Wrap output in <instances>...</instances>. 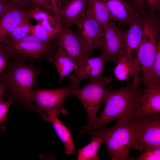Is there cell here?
I'll return each mask as SVG.
<instances>
[{"label":"cell","mask_w":160,"mask_h":160,"mask_svg":"<svg viewBox=\"0 0 160 160\" xmlns=\"http://www.w3.org/2000/svg\"><path fill=\"white\" fill-rule=\"evenodd\" d=\"M127 84L124 87L111 89L101 115L90 125L83 127L80 134L97 130L113 120L125 121L137 118L136 113L144 99V89L136 88L130 82Z\"/></svg>","instance_id":"obj_1"},{"label":"cell","mask_w":160,"mask_h":160,"mask_svg":"<svg viewBox=\"0 0 160 160\" xmlns=\"http://www.w3.org/2000/svg\"><path fill=\"white\" fill-rule=\"evenodd\" d=\"M40 70L25 61L12 58L4 71L2 81L7 88L4 95L15 102L21 103L25 108L37 113L30 98L33 87Z\"/></svg>","instance_id":"obj_2"},{"label":"cell","mask_w":160,"mask_h":160,"mask_svg":"<svg viewBox=\"0 0 160 160\" xmlns=\"http://www.w3.org/2000/svg\"><path fill=\"white\" fill-rule=\"evenodd\" d=\"M140 118L125 121H117L112 127H103L85 134L100 138L107 148L108 156L111 160H133L129 154L134 134Z\"/></svg>","instance_id":"obj_3"},{"label":"cell","mask_w":160,"mask_h":160,"mask_svg":"<svg viewBox=\"0 0 160 160\" xmlns=\"http://www.w3.org/2000/svg\"><path fill=\"white\" fill-rule=\"evenodd\" d=\"M113 80L110 76H99L90 79L86 85L79 88H74L72 95L81 102L88 115L90 125L97 118V112L105 103L111 89L109 86Z\"/></svg>","instance_id":"obj_4"},{"label":"cell","mask_w":160,"mask_h":160,"mask_svg":"<svg viewBox=\"0 0 160 160\" xmlns=\"http://www.w3.org/2000/svg\"><path fill=\"white\" fill-rule=\"evenodd\" d=\"M77 88L71 83L69 86L54 89L40 88L33 89L30 95L31 101L34 104L38 114L45 121L51 113L58 116L60 114L66 115L68 113L64 107L66 98L72 95L73 89Z\"/></svg>","instance_id":"obj_5"},{"label":"cell","mask_w":160,"mask_h":160,"mask_svg":"<svg viewBox=\"0 0 160 160\" xmlns=\"http://www.w3.org/2000/svg\"><path fill=\"white\" fill-rule=\"evenodd\" d=\"M54 40L44 41L29 35L17 41L6 40L4 43L12 58L40 63L55 51Z\"/></svg>","instance_id":"obj_6"},{"label":"cell","mask_w":160,"mask_h":160,"mask_svg":"<svg viewBox=\"0 0 160 160\" xmlns=\"http://www.w3.org/2000/svg\"><path fill=\"white\" fill-rule=\"evenodd\" d=\"M55 48H63L78 66L84 63L91 55L84 41L73 30L71 26L62 21L59 33L54 39Z\"/></svg>","instance_id":"obj_7"},{"label":"cell","mask_w":160,"mask_h":160,"mask_svg":"<svg viewBox=\"0 0 160 160\" xmlns=\"http://www.w3.org/2000/svg\"><path fill=\"white\" fill-rule=\"evenodd\" d=\"M148 145L160 146V116L159 114L140 117L134 134L131 148L139 152Z\"/></svg>","instance_id":"obj_8"},{"label":"cell","mask_w":160,"mask_h":160,"mask_svg":"<svg viewBox=\"0 0 160 160\" xmlns=\"http://www.w3.org/2000/svg\"><path fill=\"white\" fill-rule=\"evenodd\" d=\"M124 31L118 27L115 21H110L104 27V32L97 42L95 49L101 50L100 54L107 61L115 64L123 50Z\"/></svg>","instance_id":"obj_9"},{"label":"cell","mask_w":160,"mask_h":160,"mask_svg":"<svg viewBox=\"0 0 160 160\" xmlns=\"http://www.w3.org/2000/svg\"><path fill=\"white\" fill-rule=\"evenodd\" d=\"M157 44L154 38L149 36H144L135 52V58L139 65L141 66L143 88L153 84L152 67Z\"/></svg>","instance_id":"obj_10"},{"label":"cell","mask_w":160,"mask_h":160,"mask_svg":"<svg viewBox=\"0 0 160 160\" xmlns=\"http://www.w3.org/2000/svg\"><path fill=\"white\" fill-rule=\"evenodd\" d=\"M28 9L11 3L0 15V42L4 43L7 36L15 27L24 19L30 18Z\"/></svg>","instance_id":"obj_11"},{"label":"cell","mask_w":160,"mask_h":160,"mask_svg":"<svg viewBox=\"0 0 160 160\" xmlns=\"http://www.w3.org/2000/svg\"><path fill=\"white\" fill-rule=\"evenodd\" d=\"M75 25L76 27V33L87 44L92 55L97 42L104 33V27L86 14Z\"/></svg>","instance_id":"obj_12"},{"label":"cell","mask_w":160,"mask_h":160,"mask_svg":"<svg viewBox=\"0 0 160 160\" xmlns=\"http://www.w3.org/2000/svg\"><path fill=\"white\" fill-rule=\"evenodd\" d=\"M116 64L113 70L116 77L121 81H126L128 83L132 77V84L136 88H139L142 80L139 75V65L135 57L130 58L124 52L119 57Z\"/></svg>","instance_id":"obj_13"},{"label":"cell","mask_w":160,"mask_h":160,"mask_svg":"<svg viewBox=\"0 0 160 160\" xmlns=\"http://www.w3.org/2000/svg\"><path fill=\"white\" fill-rule=\"evenodd\" d=\"M107 61L105 57L101 54L96 57H90L78 66L77 70L68 79L78 88L82 80L100 75L105 71L104 64Z\"/></svg>","instance_id":"obj_14"},{"label":"cell","mask_w":160,"mask_h":160,"mask_svg":"<svg viewBox=\"0 0 160 160\" xmlns=\"http://www.w3.org/2000/svg\"><path fill=\"white\" fill-rule=\"evenodd\" d=\"M105 4L112 20L121 25L129 24L137 13L135 6L127 0H100Z\"/></svg>","instance_id":"obj_15"},{"label":"cell","mask_w":160,"mask_h":160,"mask_svg":"<svg viewBox=\"0 0 160 160\" xmlns=\"http://www.w3.org/2000/svg\"><path fill=\"white\" fill-rule=\"evenodd\" d=\"M144 18L137 13L130 23L129 29L124 31L123 50L130 58L136 51L141 41L143 34Z\"/></svg>","instance_id":"obj_16"},{"label":"cell","mask_w":160,"mask_h":160,"mask_svg":"<svg viewBox=\"0 0 160 160\" xmlns=\"http://www.w3.org/2000/svg\"><path fill=\"white\" fill-rule=\"evenodd\" d=\"M144 96L136 117L152 116L160 113V84H153L144 88Z\"/></svg>","instance_id":"obj_17"},{"label":"cell","mask_w":160,"mask_h":160,"mask_svg":"<svg viewBox=\"0 0 160 160\" xmlns=\"http://www.w3.org/2000/svg\"><path fill=\"white\" fill-rule=\"evenodd\" d=\"M56 66L60 75L59 82L60 83L70 73L76 71L78 66L62 48H57L47 58Z\"/></svg>","instance_id":"obj_18"},{"label":"cell","mask_w":160,"mask_h":160,"mask_svg":"<svg viewBox=\"0 0 160 160\" xmlns=\"http://www.w3.org/2000/svg\"><path fill=\"white\" fill-rule=\"evenodd\" d=\"M87 0H69L61 8L60 15L61 21L72 26L84 16Z\"/></svg>","instance_id":"obj_19"},{"label":"cell","mask_w":160,"mask_h":160,"mask_svg":"<svg viewBox=\"0 0 160 160\" xmlns=\"http://www.w3.org/2000/svg\"><path fill=\"white\" fill-rule=\"evenodd\" d=\"M45 121L50 123L57 135L64 145L65 153L67 155L75 153L76 149L70 130L54 113L49 114Z\"/></svg>","instance_id":"obj_20"},{"label":"cell","mask_w":160,"mask_h":160,"mask_svg":"<svg viewBox=\"0 0 160 160\" xmlns=\"http://www.w3.org/2000/svg\"><path fill=\"white\" fill-rule=\"evenodd\" d=\"M28 14L30 18L34 19L37 24L46 30L53 32H60L61 22L43 9L31 8L28 9Z\"/></svg>","instance_id":"obj_21"},{"label":"cell","mask_w":160,"mask_h":160,"mask_svg":"<svg viewBox=\"0 0 160 160\" xmlns=\"http://www.w3.org/2000/svg\"><path fill=\"white\" fill-rule=\"evenodd\" d=\"M85 14L92 17L104 28L112 21L108 9L100 0H87Z\"/></svg>","instance_id":"obj_22"},{"label":"cell","mask_w":160,"mask_h":160,"mask_svg":"<svg viewBox=\"0 0 160 160\" xmlns=\"http://www.w3.org/2000/svg\"><path fill=\"white\" fill-rule=\"evenodd\" d=\"M103 143L100 137H92V141L83 148L78 149V160H99L100 158L97 155L98 151Z\"/></svg>","instance_id":"obj_23"},{"label":"cell","mask_w":160,"mask_h":160,"mask_svg":"<svg viewBox=\"0 0 160 160\" xmlns=\"http://www.w3.org/2000/svg\"><path fill=\"white\" fill-rule=\"evenodd\" d=\"M30 19L29 18H26L20 23L10 33L6 40H19L29 34L32 25Z\"/></svg>","instance_id":"obj_24"},{"label":"cell","mask_w":160,"mask_h":160,"mask_svg":"<svg viewBox=\"0 0 160 160\" xmlns=\"http://www.w3.org/2000/svg\"><path fill=\"white\" fill-rule=\"evenodd\" d=\"M59 33L50 31L37 24L32 25L29 34L41 41H48L56 39Z\"/></svg>","instance_id":"obj_25"},{"label":"cell","mask_w":160,"mask_h":160,"mask_svg":"<svg viewBox=\"0 0 160 160\" xmlns=\"http://www.w3.org/2000/svg\"><path fill=\"white\" fill-rule=\"evenodd\" d=\"M141 154L133 160H160V146H146Z\"/></svg>","instance_id":"obj_26"},{"label":"cell","mask_w":160,"mask_h":160,"mask_svg":"<svg viewBox=\"0 0 160 160\" xmlns=\"http://www.w3.org/2000/svg\"><path fill=\"white\" fill-rule=\"evenodd\" d=\"M153 84H160V41L157 44L154 60L152 70Z\"/></svg>","instance_id":"obj_27"},{"label":"cell","mask_w":160,"mask_h":160,"mask_svg":"<svg viewBox=\"0 0 160 160\" xmlns=\"http://www.w3.org/2000/svg\"><path fill=\"white\" fill-rule=\"evenodd\" d=\"M12 58L6 44L0 42V81H2L4 70Z\"/></svg>","instance_id":"obj_28"},{"label":"cell","mask_w":160,"mask_h":160,"mask_svg":"<svg viewBox=\"0 0 160 160\" xmlns=\"http://www.w3.org/2000/svg\"><path fill=\"white\" fill-rule=\"evenodd\" d=\"M15 102L11 99L6 101L3 100L0 101V130H4L6 128L2 125L3 122L7 120V116L9 110Z\"/></svg>","instance_id":"obj_29"},{"label":"cell","mask_w":160,"mask_h":160,"mask_svg":"<svg viewBox=\"0 0 160 160\" xmlns=\"http://www.w3.org/2000/svg\"><path fill=\"white\" fill-rule=\"evenodd\" d=\"M46 1L53 16L60 22L61 20L60 15V11L61 9V6L60 0H46Z\"/></svg>","instance_id":"obj_30"},{"label":"cell","mask_w":160,"mask_h":160,"mask_svg":"<svg viewBox=\"0 0 160 160\" xmlns=\"http://www.w3.org/2000/svg\"><path fill=\"white\" fill-rule=\"evenodd\" d=\"M31 1L32 4V8H41L50 14L52 13L46 0H31Z\"/></svg>","instance_id":"obj_31"},{"label":"cell","mask_w":160,"mask_h":160,"mask_svg":"<svg viewBox=\"0 0 160 160\" xmlns=\"http://www.w3.org/2000/svg\"><path fill=\"white\" fill-rule=\"evenodd\" d=\"M145 3L152 11H157L159 9L160 0H145Z\"/></svg>","instance_id":"obj_32"},{"label":"cell","mask_w":160,"mask_h":160,"mask_svg":"<svg viewBox=\"0 0 160 160\" xmlns=\"http://www.w3.org/2000/svg\"><path fill=\"white\" fill-rule=\"evenodd\" d=\"M11 2L26 9L31 8L32 4L31 0H11Z\"/></svg>","instance_id":"obj_33"},{"label":"cell","mask_w":160,"mask_h":160,"mask_svg":"<svg viewBox=\"0 0 160 160\" xmlns=\"http://www.w3.org/2000/svg\"><path fill=\"white\" fill-rule=\"evenodd\" d=\"M130 1L136 7H137L140 9L142 8L145 4V0H127Z\"/></svg>","instance_id":"obj_34"},{"label":"cell","mask_w":160,"mask_h":160,"mask_svg":"<svg viewBox=\"0 0 160 160\" xmlns=\"http://www.w3.org/2000/svg\"><path fill=\"white\" fill-rule=\"evenodd\" d=\"M11 3L10 1L0 0V15L6 10Z\"/></svg>","instance_id":"obj_35"},{"label":"cell","mask_w":160,"mask_h":160,"mask_svg":"<svg viewBox=\"0 0 160 160\" xmlns=\"http://www.w3.org/2000/svg\"><path fill=\"white\" fill-rule=\"evenodd\" d=\"M7 90L6 85L2 81H0V101L2 100L3 97Z\"/></svg>","instance_id":"obj_36"},{"label":"cell","mask_w":160,"mask_h":160,"mask_svg":"<svg viewBox=\"0 0 160 160\" xmlns=\"http://www.w3.org/2000/svg\"><path fill=\"white\" fill-rule=\"evenodd\" d=\"M69 0H60L61 8Z\"/></svg>","instance_id":"obj_37"},{"label":"cell","mask_w":160,"mask_h":160,"mask_svg":"<svg viewBox=\"0 0 160 160\" xmlns=\"http://www.w3.org/2000/svg\"><path fill=\"white\" fill-rule=\"evenodd\" d=\"M1 1H10L11 2V0H0Z\"/></svg>","instance_id":"obj_38"}]
</instances>
